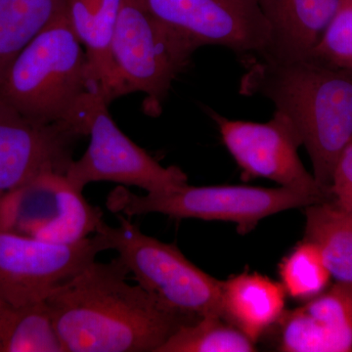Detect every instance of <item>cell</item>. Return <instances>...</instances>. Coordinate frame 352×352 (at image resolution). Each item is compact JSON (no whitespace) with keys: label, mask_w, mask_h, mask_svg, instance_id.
Here are the masks:
<instances>
[{"label":"cell","mask_w":352,"mask_h":352,"mask_svg":"<svg viewBox=\"0 0 352 352\" xmlns=\"http://www.w3.org/2000/svg\"><path fill=\"white\" fill-rule=\"evenodd\" d=\"M224 145L242 170L245 182L265 178L286 188L331 199L330 190L315 179L298 156L302 146L288 118L275 110L267 122H245L222 117L212 111Z\"/></svg>","instance_id":"obj_11"},{"label":"cell","mask_w":352,"mask_h":352,"mask_svg":"<svg viewBox=\"0 0 352 352\" xmlns=\"http://www.w3.org/2000/svg\"><path fill=\"white\" fill-rule=\"evenodd\" d=\"M0 352H65L45 302L0 300Z\"/></svg>","instance_id":"obj_19"},{"label":"cell","mask_w":352,"mask_h":352,"mask_svg":"<svg viewBox=\"0 0 352 352\" xmlns=\"http://www.w3.org/2000/svg\"><path fill=\"white\" fill-rule=\"evenodd\" d=\"M303 241L320 252L336 281L352 283V217L332 200L305 208Z\"/></svg>","instance_id":"obj_17"},{"label":"cell","mask_w":352,"mask_h":352,"mask_svg":"<svg viewBox=\"0 0 352 352\" xmlns=\"http://www.w3.org/2000/svg\"><path fill=\"white\" fill-rule=\"evenodd\" d=\"M109 105L96 91L85 101L83 119L89 145L78 161L74 160L65 175L74 188L82 192L90 183L109 182L161 193L188 183L182 168L162 166L120 131L109 113Z\"/></svg>","instance_id":"obj_7"},{"label":"cell","mask_w":352,"mask_h":352,"mask_svg":"<svg viewBox=\"0 0 352 352\" xmlns=\"http://www.w3.org/2000/svg\"><path fill=\"white\" fill-rule=\"evenodd\" d=\"M240 94L270 99L295 127L316 182L329 189L336 164L352 143V69L309 56L243 58ZM330 190V189H329Z\"/></svg>","instance_id":"obj_2"},{"label":"cell","mask_w":352,"mask_h":352,"mask_svg":"<svg viewBox=\"0 0 352 352\" xmlns=\"http://www.w3.org/2000/svg\"><path fill=\"white\" fill-rule=\"evenodd\" d=\"M107 250L98 233L57 244L0 229V300L13 305L44 302Z\"/></svg>","instance_id":"obj_8"},{"label":"cell","mask_w":352,"mask_h":352,"mask_svg":"<svg viewBox=\"0 0 352 352\" xmlns=\"http://www.w3.org/2000/svg\"><path fill=\"white\" fill-rule=\"evenodd\" d=\"M83 136L73 122H34L0 97V201L45 173L66 175Z\"/></svg>","instance_id":"obj_12"},{"label":"cell","mask_w":352,"mask_h":352,"mask_svg":"<svg viewBox=\"0 0 352 352\" xmlns=\"http://www.w3.org/2000/svg\"><path fill=\"white\" fill-rule=\"evenodd\" d=\"M256 351V342L226 319L219 316H205L178 329L157 352Z\"/></svg>","instance_id":"obj_20"},{"label":"cell","mask_w":352,"mask_h":352,"mask_svg":"<svg viewBox=\"0 0 352 352\" xmlns=\"http://www.w3.org/2000/svg\"><path fill=\"white\" fill-rule=\"evenodd\" d=\"M122 259L89 264L44 302L65 352H157L199 319L175 311L138 284Z\"/></svg>","instance_id":"obj_1"},{"label":"cell","mask_w":352,"mask_h":352,"mask_svg":"<svg viewBox=\"0 0 352 352\" xmlns=\"http://www.w3.org/2000/svg\"><path fill=\"white\" fill-rule=\"evenodd\" d=\"M68 0H0V78L32 39L53 22Z\"/></svg>","instance_id":"obj_18"},{"label":"cell","mask_w":352,"mask_h":352,"mask_svg":"<svg viewBox=\"0 0 352 352\" xmlns=\"http://www.w3.org/2000/svg\"><path fill=\"white\" fill-rule=\"evenodd\" d=\"M92 91L87 53L67 7L21 51L0 78V97L25 117L41 124L73 122L87 133L83 106Z\"/></svg>","instance_id":"obj_3"},{"label":"cell","mask_w":352,"mask_h":352,"mask_svg":"<svg viewBox=\"0 0 352 352\" xmlns=\"http://www.w3.org/2000/svg\"><path fill=\"white\" fill-rule=\"evenodd\" d=\"M122 0H68L69 22L87 57L88 78L107 103L113 100L111 46Z\"/></svg>","instance_id":"obj_15"},{"label":"cell","mask_w":352,"mask_h":352,"mask_svg":"<svg viewBox=\"0 0 352 352\" xmlns=\"http://www.w3.org/2000/svg\"><path fill=\"white\" fill-rule=\"evenodd\" d=\"M195 50L219 45L243 58L270 47V25L258 0H139Z\"/></svg>","instance_id":"obj_10"},{"label":"cell","mask_w":352,"mask_h":352,"mask_svg":"<svg viewBox=\"0 0 352 352\" xmlns=\"http://www.w3.org/2000/svg\"><path fill=\"white\" fill-rule=\"evenodd\" d=\"M278 351H352V283L336 282L302 307L285 311Z\"/></svg>","instance_id":"obj_13"},{"label":"cell","mask_w":352,"mask_h":352,"mask_svg":"<svg viewBox=\"0 0 352 352\" xmlns=\"http://www.w3.org/2000/svg\"><path fill=\"white\" fill-rule=\"evenodd\" d=\"M195 51L139 0H122L111 46L113 100L141 92L145 95V112L157 117L173 82L188 66Z\"/></svg>","instance_id":"obj_5"},{"label":"cell","mask_w":352,"mask_h":352,"mask_svg":"<svg viewBox=\"0 0 352 352\" xmlns=\"http://www.w3.org/2000/svg\"><path fill=\"white\" fill-rule=\"evenodd\" d=\"M281 283L258 273H242L221 284L222 317L254 342L281 318L286 305Z\"/></svg>","instance_id":"obj_16"},{"label":"cell","mask_w":352,"mask_h":352,"mask_svg":"<svg viewBox=\"0 0 352 352\" xmlns=\"http://www.w3.org/2000/svg\"><path fill=\"white\" fill-rule=\"evenodd\" d=\"M116 217L119 226L104 222L97 233L108 250L119 254L140 286L175 311L197 319L222 317V281L191 263L175 245L146 235L131 217Z\"/></svg>","instance_id":"obj_6"},{"label":"cell","mask_w":352,"mask_h":352,"mask_svg":"<svg viewBox=\"0 0 352 352\" xmlns=\"http://www.w3.org/2000/svg\"><path fill=\"white\" fill-rule=\"evenodd\" d=\"M329 189L331 200L352 217V143L338 160Z\"/></svg>","instance_id":"obj_23"},{"label":"cell","mask_w":352,"mask_h":352,"mask_svg":"<svg viewBox=\"0 0 352 352\" xmlns=\"http://www.w3.org/2000/svg\"><path fill=\"white\" fill-rule=\"evenodd\" d=\"M270 25L263 56L296 60L309 56L339 10L342 0H258Z\"/></svg>","instance_id":"obj_14"},{"label":"cell","mask_w":352,"mask_h":352,"mask_svg":"<svg viewBox=\"0 0 352 352\" xmlns=\"http://www.w3.org/2000/svg\"><path fill=\"white\" fill-rule=\"evenodd\" d=\"M330 200L300 190L261 188L245 185L191 186L138 195L118 185L110 192L106 207L113 214L127 217L160 214L173 219L220 220L237 224L242 235L252 232L258 222L270 215L292 208H305Z\"/></svg>","instance_id":"obj_4"},{"label":"cell","mask_w":352,"mask_h":352,"mask_svg":"<svg viewBox=\"0 0 352 352\" xmlns=\"http://www.w3.org/2000/svg\"><path fill=\"white\" fill-rule=\"evenodd\" d=\"M310 55L352 69V0H342L339 10Z\"/></svg>","instance_id":"obj_22"},{"label":"cell","mask_w":352,"mask_h":352,"mask_svg":"<svg viewBox=\"0 0 352 352\" xmlns=\"http://www.w3.org/2000/svg\"><path fill=\"white\" fill-rule=\"evenodd\" d=\"M279 274L286 294L305 302L326 291L333 278L320 252L307 241H302L283 259Z\"/></svg>","instance_id":"obj_21"},{"label":"cell","mask_w":352,"mask_h":352,"mask_svg":"<svg viewBox=\"0 0 352 352\" xmlns=\"http://www.w3.org/2000/svg\"><path fill=\"white\" fill-rule=\"evenodd\" d=\"M104 222L101 208L57 173L38 176L0 201V229L46 242H80Z\"/></svg>","instance_id":"obj_9"}]
</instances>
